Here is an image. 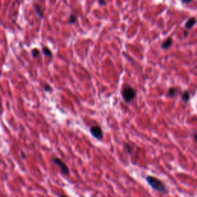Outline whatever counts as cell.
<instances>
[{
	"label": "cell",
	"mask_w": 197,
	"mask_h": 197,
	"mask_svg": "<svg viewBox=\"0 0 197 197\" xmlns=\"http://www.w3.org/2000/svg\"><path fill=\"white\" fill-rule=\"evenodd\" d=\"M146 182H148L149 186H151L152 188L155 189V190L160 192L162 193H167L168 190H167L166 187L164 185V183L160 180L157 178L152 176V175H149L146 177Z\"/></svg>",
	"instance_id": "cell-1"
},
{
	"label": "cell",
	"mask_w": 197,
	"mask_h": 197,
	"mask_svg": "<svg viewBox=\"0 0 197 197\" xmlns=\"http://www.w3.org/2000/svg\"><path fill=\"white\" fill-rule=\"evenodd\" d=\"M122 96L126 103H130L136 96V90L131 86L126 85L124 86L122 91Z\"/></svg>",
	"instance_id": "cell-2"
},
{
	"label": "cell",
	"mask_w": 197,
	"mask_h": 197,
	"mask_svg": "<svg viewBox=\"0 0 197 197\" xmlns=\"http://www.w3.org/2000/svg\"><path fill=\"white\" fill-rule=\"evenodd\" d=\"M53 162L59 167L62 174H64V175H69V169L62 160L59 159V158H54L53 160Z\"/></svg>",
	"instance_id": "cell-3"
},
{
	"label": "cell",
	"mask_w": 197,
	"mask_h": 197,
	"mask_svg": "<svg viewBox=\"0 0 197 197\" xmlns=\"http://www.w3.org/2000/svg\"><path fill=\"white\" fill-rule=\"evenodd\" d=\"M90 132L93 136V137L98 140H101L103 138V132L101 129V127L98 126H94L91 127Z\"/></svg>",
	"instance_id": "cell-4"
},
{
	"label": "cell",
	"mask_w": 197,
	"mask_h": 197,
	"mask_svg": "<svg viewBox=\"0 0 197 197\" xmlns=\"http://www.w3.org/2000/svg\"><path fill=\"white\" fill-rule=\"evenodd\" d=\"M196 22H197V19L195 17L190 18V19H189L188 21L186 22L185 27H186V28H188V29H190V28H192L193 26H194V25L196 23Z\"/></svg>",
	"instance_id": "cell-5"
},
{
	"label": "cell",
	"mask_w": 197,
	"mask_h": 197,
	"mask_svg": "<svg viewBox=\"0 0 197 197\" xmlns=\"http://www.w3.org/2000/svg\"><path fill=\"white\" fill-rule=\"evenodd\" d=\"M172 43H173V39H172L171 37L167 38L166 40H165L164 42H162V46H161V48H162V49H166L170 47Z\"/></svg>",
	"instance_id": "cell-6"
},
{
	"label": "cell",
	"mask_w": 197,
	"mask_h": 197,
	"mask_svg": "<svg viewBox=\"0 0 197 197\" xmlns=\"http://www.w3.org/2000/svg\"><path fill=\"white\" fill-rule=\"evenodd\" d=\"M34 9H35V12L39 15V17L40 19H42L43 18V11H42V9H41V7H40V5H34Z\"/></svg>",
	"instance_id": "cell-7"
},
{
	"label": "cell",
	"mask_w": 197,
	"mask_h": 197,
	"mask_svg": "<svg viewBox=\"0 0 197 197\" xmlns=\"http://www.w3.org/2000/svg\"><path fill=\"white\" fill-rule=\"evenodd\" d=\"M42 53L45 55L49 57H53V53H52V51L48 48V47H46V46H44L43 48H42Z\"/></svg>",
	"instance_id": "cell-8"
},
{
	"label": "cell",
	"mask_w": 197,
	"mask_h": 197,
	"mask_svg": "<svg viewBox=\"0 0 197 197\" xmlns=\"http://www.w3.org/2000/svg\"><path fill=\"white\" fill-rule=\"evenodd\" d=\"M182 99L185 103L189 102V99H190V94H189V92H187V91H185L182 95Z\"/></svg>",
	"instance_id": "cell-9"
},
{
	"label": "cell",
	"mask_w": 197,
	"mask_h": 197,
	"mask_svg": "<svg viewBox=\"0 0 197 197\" xmlns=\"http://www.w3.org/2000/svg\"><path fill=\"white\" fill-rule=\"evenodd\" d=\"M40 55V50L38 49H33L32 50V55L34 59H36Z\"/></svg>",
	"instance_id": "cell-10"
},
{
	"label": "cell",
	"mask_w": 197,
	"mask_h": 197,
	"mask_svg": "<svg viewBox=\"0 0 197 197\" xmlns=\"http://www.w3.org/2000/svg\"><path fill=\"white\" fill-rule=\"evenodd\" d=\"M69 23H71V24H73V23H75V22L77 21L76 15H74V14H72V15L69 16Z\"/></svg>",
	"instance_id": "cell-11"
},
{
	"label": "cell",
	"mask_w": 197,
	"mask_h": 197,
	"mask_svg": "<svg viewBox=\"0 0 197 197\" xmlns=\"http://www.w3.org/2000/svg\"><path fill=\"white\" fill-rule=\"evenodd\" d=\"M175 88H170L168 91V95H169V96L170 97H173L175 95Z\"/></svg>",
	"instance_id": "cell-12"
},
{
	"label": "cell",
	"mask_w": 197,
	"mask_h": 197,
	"mask_svg": "<svg viewBox=\"0 0 197 197\" xmlns=\"http://www.w3.org/2000/svg\"><path fill=\"white\" fill-rule=\"evenodd\" d=\"M124 148H125V149L127 151V153H132V149H131V146H129V144H124Z\"/></svg>",
	"instance_id": "cell-13"
},
{
	"label": "cell",
	"mask_w": 197,
	"mask_h": 197,
	"mask_svg": "<svg viewBox=\"0 0 197 197\" xmlns=\"http://www.w3.org/2000/svg\"><path fill=\"white\" fill-rule=\"evenodd\" d=\"M44 89L46 90V91H52V88L50 87V85H46L44 86Z\"/></svg>",
	"instance_id": "cell-14"
},
{
	"label": "cell",
	"mask_w": 197,
	"mask_h": 197,
	"mask_svg": "<svg viewBox=\"0 0 197 197\" xmlns=\"http://www.w3.org/2000/svg\"><path fill=\"white\" fill-rule=\"evenodd\" d=\"M98 3L100 5H103V6H105V5L106 4V2H105V1H98Z\"/></svg>",
	"instance_id": "cell-15"
},
{
	"label": "cell",
	"mask_w": 197,
	"mask_h": 197,
	"mask_svg": "<svg viewBox=\"0 0 197 197\" xmlns=\"http://www.w3.org/2000/svg\"><path fill=\"white\" fill-rule=\"evenodd\" d=\"M192 2L191 0H189V1H184V0H182V3H184V4H185V3H189V2Z\"/></svg>",
	"instance_id": "cell-16"
},
{
	"label": "cell",
	"mask_w": 197,
	"mask_h": 197,
	"mask_svg": "<svg viewBox=\"0 0 197 197\" xmlns=\"http://www.w3.org/2000/svg\"><path fill=\"white\" fill-rule=\"evenodd\" d=\"M193 137H194V139H195L197 141V133L194 134V135H193Z\"/></svg>",
	"instance_id": "cell-17"
},
{
	"label": "cell",
	"mask_w": 197,
	"mask_h": 197,
	"mask_svg": "<svg viewBox=\"0 0 197 197\" xmlns=\"http://www.w3.org/2000/svg\"><path fill=\"white\" fill-rule=\"evenodd\" d=\"M184 33H185V35H186H186H188V33H186V31H185V32H184Z\"/></svg>",
	"instance_id": "cell-18"
},
{
	"label": "cell",
	"mask_w": 197,
	"mask_h": 197,
	"mask_svg": "<svg viewBox=\"0 0 197 197\" xmlns=\"http://www.w3.org/2000/svg\"><path fill=\"white\" fill-rule=\"evenodd\" d=\"M61 197H68V196H65V195H62Z\"/></svg>",
	"instance_id": "cell-19"
}]
</instances>
